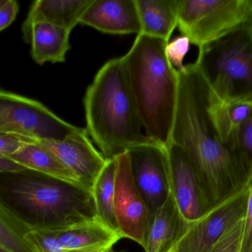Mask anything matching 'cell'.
Listing matches in <instances>:
<instances>
[{
    "label": "cell",
    "mask_w": 252,
    "mask_h": 252,
    "mask_svg": "<svg viewBox=\"0 0 252 252\" xmlns=\"http://www.w3.org/2000/svg\"><path fill=\"white\" fill-rule=\"evenodd\" d=\"M179 96L170 142L188 155L210 210L248 185L243 158L220 142L208 113L210 89L195 64L178 72Z\"/></svg>",
    "instance_id": "1"
},
{
    "label": "cell",
    "mask_w": 252,
    "mask_h": 252,
    "mask_svg": "<svg viewBox=\"0 0 252 252\" xmlns=\"http://www.w3.org/2000/svg\"><path fill=\"white\" fill-rule=\"evenodd\" d=\"M87 130L106 160L141 145L155 143L143 133L122 57L108 61L84 99Z\"/></svg>",
    "instance_id": "2"
},
{
    "label": "cell",
    "mask_w": 252,
    "mask_h": 252,
    "mask_svg": "<svg viewBox=\"0 0 252 252\" xmlns=\"http://www.w3.org/2000/svg\"><path fill=\"white\" fill-rule=\"evenodd\" d=\"M167 43L138 34L129 51L122 56L145 135L166 147L171 141L179 87L178 71L166 56Z\"/></svg>",
    "instance_id": "3"
},
{
    "label": "cell",
    "mask_w": 252,
    "mask_h": 252,
    "mask_svg": "<svg viewBox=\"0 0 252 252\" xmlns=\"http://www.w3.org/2000/svg\"><path fill=\"white\" fill-rule=\"evenodd\" d=\"M3 174L13 201L31 216L32 229L56 232L98 220L92 192L80 185L28 170Z\"/></svg>",
    "instance_id": "4"
},
{
    "label": "cell",
    "mask_w": 252,
    "mask_h": 252,
    "mask_svg": "<svg viewBox=\"0 0 252 252\" xmlns=\"http://www.w3.org/2000/svg\"><path fill=\"white\" fill-rule=\"evenodd\" d=\"M198 50L194 64L215 96L252 100V22Z\"/></svg>",
    "instance_id": "5"
},
{
    "label": "cell",
    "mask_w": 252,
    "mask_h": 252,
    "mask_svg": "<svg viewBox=\"0 0 252 252\" xmlns=\"http://www.w3.org/2000/svg\"><path fill=\"white\" fill-rule=\"evenodd\" d=\"M250 22L247 0H182L177 28L199 49Z\"/></svg>",
    "instance_id": "6"
},
{
    "label": "cell",
    "mask_w": 252,
    "mask_h": 252,
    "mask_svg": "<svg viewBox=\"0 0 252 252\" xmlns=\"http://www.w3.org/2000/svg\"><path fill=\"white\" fill-rule=\"evenodd\" d=\"M80 130L35 99L0 90V133L35 142L63 140Z\"/></svg>",
    "instance_id": "7"
},
{
    "label": "cell",
    "mask_w": 252,
    "mask_h": 252,
    "mask_svg": "<svg viewBox=\"0 0 252 252\" xmlns=\"http://www.w3.org/2000/svg\"><path fill=\"white\" fill-rule=\"evenodd\" d=\"M250 190H242L189 223L173 252H211L215 246L247 213Z\"/></svg>",
    "instance_id": "8"
},
{
    "label": "cell",
    "mask_w": 252,
    "mask_h": 252,
    "mask_svg": "<svg viewBox=\"0 0 252 252\" xmlns=\"http://www.w3.org/2000/svg\"><path fill=\"white\" fill-rule=\"evenodd\" d=\"M127 152L133 180L146 203L151 217L164 205L170 195L167 147L151 143Z\"/></svg>",
    "instance_id": "9"
},
{
    "label": "cell",
    "mask_w": 252,
    "mask_h": 252,
    "mask_svg": "<svg viewBox=\"0 0 252 252\" xmlns=\"http://www.w3.org/2000/svg\"><path fill=\"white\" fill-rule=\"evenodd\" d=\"M115 159V210L119 232L123 238H128L142 247L149 211L133 180L128 152Z\"/></svg>",
    "instance_id": "10"
},
{
    "label": "cell",
    "mask_w": 252,
    "mask_h": 252,
    "mask_svg": "<svg viewBox=\"0 0 252 252\" xmlns=\"http://www.w3.org/2000/svg\"><path fill=\"white\" fill-rule=\"evenodd\" d=\"M50 150L79 180L83 187L92 192L96 179L107 160L94 147L87 129L62 141H35Z\"/></svg>",
    "instance_id": "11"
},
{
    "label": "cell",
    "mask_w": 252,
    "mask_h": 252,
    "mask_svg": "<svg viewBox=\"0 0 252 252\" xmlns=\"http://www.w3.org/2000/svg\"><path fill=\"white\" fill-rule=\"evenodd\" d=\"M170 193L188 223H192L210 211L195 170L185 151L170 142L167 146Z\"/></svg>",
    "instance_id": "12"
},
{
    "label": "cell",
    "mask_w": 252,
    "mask_h": 252,
    "mask_svg": "<svg viewBox=\"0 0 252 252\" xmlns=\"http://www.w3.org/2000/svg\"><path fill=\"white\" fill-rule=\"evenodd\" d=\"M80 24L115 35H138L142 31L136 0H94Z\"/></svg>",
    "instance_id": "13"
},
{
    "label": "cell",
    "mask_w": 252,
    "mask_h": 252,
    "mask_svg": "<svg viewBox=\"0 0 252 252\" xmlns=\"http://www.w3.org/2000/svg\"><path fill=\"white\" fill-rule=\"evenodd\" d=\"M173 195L150 217L142 248L145 252H173L189 226Z\"/></svg>",
    "instance_id": "14"
},
{
    "label": "cell",
    "mask_w": 252,
    "mask_h": 252,
    "mask_svg": "<svg viewBox=\"0 0 252 252\" xmlns=\"http://www.w3.org/2000/svg\"><path fill=\"white\" fill-rule=\"evenodd\" d=\"M70 31L45 22H34L22 34L25 42L31 44V56L35 63H62L71 48Z\"/></svg>",
    "instance_id": "15"
},
{
    "label": "cell",
    "mask_w": 252,
    "mask_h": 252,
    "mask_svg": "<svg viewBox=\"0 0 252 252\" xmlns=\"http://www.w3.org/2000/svg\"><path fill=\"white\" fill-rule=\"evenodd\" d=\"M94 0H38L30 7L22 24V34L32 23L45 22L72 31Z\"/></svg>",
    "instance_id": "16"
},
{
    "label": "cell",
    "mask_w": 252,
    "mask_h": 252,
    "mask_svg": "<svg viewBox=\"0 0 252 252\" xmlns=\"http://www.w3.org/2000/svg\"><path fill=\"white\" fill-rule=\"evenodd\" d=\"M181 1L136 0L142 26L140 34L169 42L177 28Z\"/></svg>",
    "instance_id": "17"
},
{
    "label": "cell",
    "mask_w": 252,
    "mask_h": 252,
    "mask_svg": "<svg viewBox=\"0 0 252 252\" xmlns=\"http://www.w3.org/2000/svg\"><path fill=\"white\" fill-rule=\"evenodd\" d=\"M208 113L220 142L228 145L240 127L252 116V99H219L210 90Z\"/></svg>",
    "instance_id": "18"
},
{
    "label": "cell",
    "mask_w": 252,
    "mask_h": 252,
    "mask_svg": "<svg viewBox=\"0 0 252 252\" xmlns=\"http://www.w3.org/2000/svg\"><path fill=\"white\" fill-rule=\"evenodd\" d=\"M53 232L66 251L109 250L123 239L120 234L111 230L98 220L85 222Z\"/></svg>",
    "instance_id": "19"
},
{
    "label": "cell",
    "mask_w": 252,
    "mask_h": 252,
    "mask_svg": "<svg viewBox=\"0 0 252 252\" xmlns=\"http://www.w3.org/2000/svg\"><path fill=\"white\" fill-rule=\"evenodd\" d=\"M9 158L26 170L81 186L76 176L50 150L37 142L25 144Z\"/></svg>",
    "instance_id": "20"
},
{
    "label": "cell",
    "mask_w": 252,
    "mask_h": 252,
    "mask_svg": "<svg viewBox=\"0 0 252 252\" xmlns=\"http://www.w3.org/2000/svg\"><path fill=\"white\" fill-rule=\"evenodd\" d=\"M115 159L107 160L104 168L93 185L92 194L99 221L113 232L120 234L115 210Z\"/></svg>",
    "instance_id": "21"
},
{
    "label": "cell",
    "mask_w": 252,
    "mask_h": 252,
    "mask_svg": "<svg viewBox=\"0 0 252 252\" xmlns=\"http://www.w3.org/2000/svg\"><path fill=\"white\" fill-rule=\"evenodd\" d=\"M32 227L0 200V246L9 252H41L28 238Z\"/></svg>",
    "instance_id": "22"
},
{
    "label": "cell",
    "mask_w": 252,
    "mask_h": 252,
    "mask_svg": "<svg viewBox=\"0 0 252 252\" xmlns=\"http://www.w3.org/2000/svg\"><path fill=\"white\" fill-rule=\"evenodd\" d=\"M228 146L238 152L252 169V115L234 135Z\"/></svg>",
    "instance_id": "23"
},
{
    "label": "cell",
    "mask_w": 252,
    "mask_h": 252,
    "mask_svg": "<svg viewBox=\"0 0 252 252\" xmlns=\"http://www.w3.org/2000/svg\"><path fill=\"white\" fill-rule=\"evenodd\" d=\"M190 44L189 38L182 35L169 41L166 45V56L171 66L178 72L185 69L184 59L189 51Z\"/></svg>",
    "instance_id": "24"
},
{
    "label": "cell",
    "mask_w": 252,
    "mask_h": 252,
    "mask_svg": "<svg viewBox=\"0 0 252 252\" xmlns=\"http://www.w3.org/2000/svg\"><path fill=\"white\" fill-rule=\"evenodd\" d=\"M28 238L36 245L41 252H67L61 245L53 232L32 229Z\"/></svg>",
    "instance_id": "25"
},
{
    "label": "cell",
    "mask_w": 252,
    "mask_h": 252,
    "mask_svg": "<svg viewBox=\"0 0 252 252\" xmlns=\"http://www.w3.org/2000/svg\"><path fill=\"white\" fill-rule=\"evenodd\" d=\"M244 219L237 223L215 246L211 252H239Z\"/></svg>",
    "instance_id": "26"
},
{
    "label": "cell",
    "mask_w": 252,
    "mask_h": 252,
    "mask_svg": "<svg viewBox=\"0 0 252 252\" xmlns=\"http://www.w3.org/2000/svg\"><path fill=\"white\" fill-rule=\"evenodd\" d=\"M250 195L244 218L242 238L239 252H252V176L248 183Z\"/></svg>",
    "instance_id": "27"
},
{
    "label": "cell",
    "mask_w": 252,
    "mask_h": 252,
    "mask_svg": "<svg viewBox=\"0 0 252 252\" xmlns=\"http://www.w3.org/2000/svg\"><path fill=\"white\" fill-rule=\"evenodd\" d=\"M31 142L32 140L22 136L0 133V155L9 158L25 144Z\"/></svg>",
    "instance_id": "28"
},
{
    "label": "cell",
    "mask_w": 252,
    "mask_h": 252,
    "mask_svg": "<svg viewBox=\"0 0 252 252\" xmlns=\"http://www.w3.org/2000/svg\"><path fill=\"white\" fill-rule=\"evenodd\" d=\"M19 10V3L15 0H7L0 8V32L7 28L16 19Z\"/></svg>",
    "instance_id": "29"
},
{
    "label": "cell",
    "mask_w": 252,
    "mask_h": 252,
    "mask_svg": "<svg viewBox=\"0 0 252 252\" xmlns=\"http://www.w3.org/2000/svg\"><path fill=\"white\" fill-rule=\"evenodd\" d=\"M26 169L8 157L0 155V173H16L25 171Z\"/></svg>",
    "instance_id": "30"
},
{
    "label": "cell",
    "mask_w": 252,
    "mask_h": 252,
    "mask_svg": "<svg viewBox=\"0 0 252 252\" xmlns=\"http://www.w3.org/2000/svg\"><path fill=\"white\" fill-rule=\"evenodd\" d=\"M106 250H108L101 249V250H72V251H67V252H105Z\"/></svg>",
    "instance_id": "31"
},
{
    "label": "cell",
    "mask_w": 252,
    "mask_h": 252,
    "mask_svg": "<svg viewBox=\"0 0 252 252\" xmlns=\"http://www.w3.org/2000/svg\"><path fill=\"white\" fill-rule=\"evenodd\" d=\"M248 1L249 7H250V10H251L252 16V0H247Z\"/></svg>",
    "instance_id": "32"
},
{
    "label": "cell",
    "mask_w": 252,
    "mask_h": 252,
    "mask_svg": "<svg viewBox=\"0 0 252 252\" xmlns=\"http://www.w3.org/2000/svg\"><path fill=\"white\" fill-rule=\"evenodd\" d=\"M6 1H7V0H0V8H1V7L4 5V3L6 2Z\"/></svg>",
    "instance_id": "33"
},
{
    "label": "cell",
    "mask_w": 252,
    "mask_h": 252,
    "mask_svg": "<svg viewBox=\"0 0 252 252\" xmlns=\"http://www.w3.org/2000/svg\"><path fill=\"white\" fill-rule=\"evenodd\" d=\"M0 252H9L7 250H6L5 249L3 248L2 247L0 246Z\"/></svg>",
    "instance_id": "34"
},
{
    "label": "cell",
    "mask_w": 252,
    "mask_h": 252,
    "mask_svg": "<svg viewBox=\"0 0 252 252\" xmlns=\"http://www.w3.org/2000/svg\"><path fill=\"white\" fill-rule=\"evenodd\" d=\"M105 252H115L113 250H112V248H111V249H109V250H106V251Z\"/></svg>",
    "instance_id": "35"
}]
</instances>
